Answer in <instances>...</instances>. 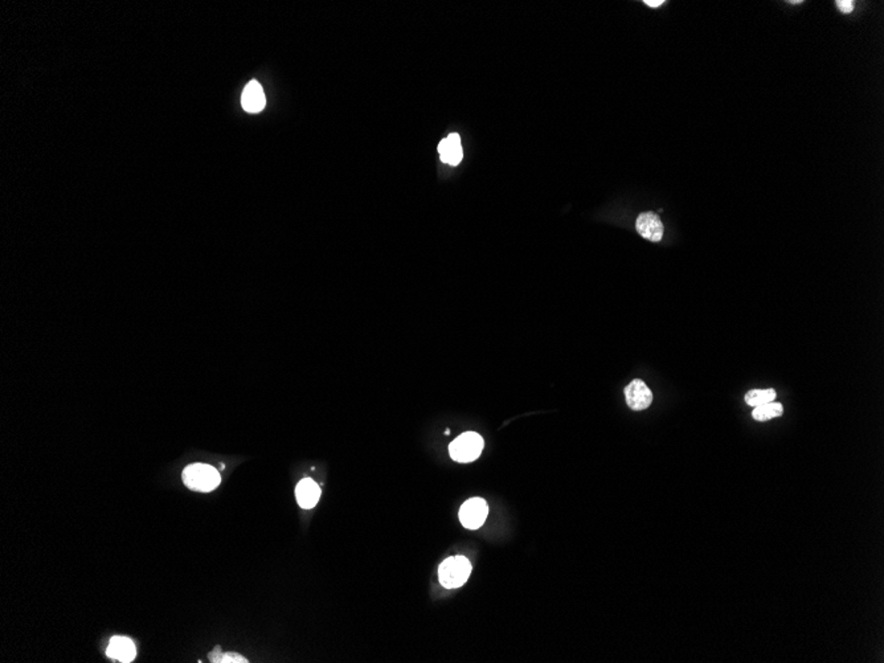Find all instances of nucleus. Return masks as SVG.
I'll list each match as a JSON object with an SVG mask.
<instances>
[{
	"instance_id": "f257e3e1",
	"label": "nucleus",
	"mask_w": 884,
	"mask_h": 663,
	"mask_svg": "<svg viewBox=\"0 0 884 663\" xmlns=\"http://www.w3.org/2000/svg\"><path fill=\"white\" fill-rule=\"evenodd\" d=\"M183 482L193 491L208 493L214 490L220 484L222 477H220V472H217L213 466L204 465V463H193L184 469Z\"/></svg>"
},
{
	"instance_id": "f03ea898",
	"label": "nucleus",
	"mask_w": 884,
	"mask_h": 663,
	"mask_svg": "<svg viewBox=\"0 0 884 663\" xmlns=\"http://www.w3.org/2000/svg\"><path fill=\"white\" fill-rule=\"evenodd\" d=\"M471 574V564L465 556H450L441 562L438 579L447 589H454L465 584Z\"/></svg>"
},
{
	"instance_id": "7ed1b4c3",
	"label": "nucleus",
	"mask_w": 884,
	"mask_h": 663,
	"mask_svg": "<svg viewBox=\"0 0 884 663\" xmlns=\"http://www.w3.org/2000/svg\"><path fill=\"white\" fill-rule=\"evenodd\" d=\"M483 439L475 432H466L449 445L450 457L461 463L475 461L483 450Z\"/></svg>"
},
{
	"instance_id": "20e7f679",
	"label": "nucleus",
	"mask_w": 884,
	"mask_h": 663,
	"mask_svg": "<svg viewBox=\"0 0 884 663\" xmlns=\"http://www.w3.org/2000/svg\"><path fill=\"white\" fill-rule=\"evenodd\" d=\"M489 507L482 498H471L459 508V520L468 529H478L485 523Z\"/></svg>"
},
{
	"instance_id": "39448f33",
	"label": "nucleus",
	"mask_w": 884,
	"mask_h": 663,
	"mask_svg": "<svg viewBox=\"0 0 884 663\" xmlns=\"http://www.w3.org/2000/svg\"><path fill=\"white\" fill-rule=\"evenodd\" d=\"M625 397H627V406L632 411L648 409L653 403V392L650 391L649 387L639 379L633 380L627 385L625 388Z\"/></svg>"
},
{
	"instance_id": "423d86ee",
	"label": "nucleus",
	"mask_w": 884,
	"mask_h": 663,
	"mask_svg": "<svg viewBox=\"0 0 884 663\" xmlns=\"http://www.w3.org/2000/svg\"><path fill=\"white\" fill-rule=\"evenodd\" d=\"M637 232L646 240L653 243H658L663 237V224L660 216L654 212H646L638 216L636 221Z\"/></svg>"
},
{
	"instance_id": "0eeeda50",
	"label": "nucleus",
	"mask_w": 884,
	"mask_h": 663,
	"mask_svg": "<svg viewBox=\"0 0 884 663\" xmlns=\"http://www.w3.org/2000/svg\"><path fill=\"white\" fill-rule=\"evenodd\" d=\"M241 105L248 112H260L264 110L267 105V97L262 86L256 79H252L241 96Z\"/></svg>"
},
{
	"instance_id": "6e6552de",
	"label": "nucleus",
	"mask_w": 884,
	"mask_h": 663,
	"mask_svg": "<svg viewBox=\"0 0 884 663\" xmlns=\"http://www.w3.org/2000/svg\"><path fill=\"white\" fill-rule=\"evenodd\" d=\"M440 157L444 163L449 166H459L463 157V150L461 145V138L457 133L448 135L447 139H442L438 145Z\"/></svg>"
},
{
	"instance_id": "1a4fd4ad",
	"label": "nucleus",
	"mask_w": 884,
	"mask_h": 663,
	"mask_svg": "<svg viewBox=\"0 0 884 663\" xmlns=\"http://www.w3.org/2000/svg\"><path fill=\"white\" fill-rule=\"evenodd\" d=\"M295 496L300 506L305 510H310L316 506L321 498V487L312 478H305L297 484Z\"/></svg>"
},
{
	"instance_id": "9d476101",
	"label": "nucleus",
	"mask_w": 884,
	"mask_h": 663,
	"mask_svg": "<svg viewBox=\"0 0 884 663\" xmlns=\"http://www.w3.org/2000/svg\"><path fill=\"white\" fill-rule=\"evenodd\" d=\"M106 655L113 659H118L121 662H132L136 655L135 645L132 640L126 637H113L110 645L106 650Z\"/></svg>"
},
{
	"instance_id": "9b49d317",
	"label": "nucleus",
	"mask_w": 884,
	"mask_h": 663,
	"mask_svg": "<svg viewBox=\"0 0 884 663\" xmlns=\"http://www.w3.org/2000/svg\"><path fill=\"white\" fill-rule=\"evenodd\" d=\"M783 404L772 401V403H768V404L760 405V406H755V409H753V412H752V417H753L756 421L764 423V421L772 420V418H776V417H780L783 415Z\"/></svg>"
},
{
	"instance_id": "f8f14e48",
	"label": "nucleus",
	"mask_w": 884,
	"mask_h": 663,
	"mask_svg": "<svg viewBox=\"0 0 884 663\" xmlns=\"http://www.w3.org/2000/svg\"><path fill=\"white\" fill-rule=\"evenodd\" d=\"M776 391L773 388L768 390H752L748 394H745V403L750 406H760V405L768 404L772 403L776 399Z\"/></svg>"
},
{
	"instance_id": "ddd939ff",
	"label": "nucleus",
	"mask_w": 884,
	"mask_h": 663,
	"mask_svg": "<svg viewBox=\"0 0 884 663\" xmlns=\"http://www.w3.org/2000/svg\"><path fill=\"white\" fill-rule=\"evenodd\" d=\"M220 662L222 663H247L248 661L247 659H245V658H244V657H241V655H238V654H236V652H226V654H224V655H222V658H220Z\"/></svg>"
},
{
	"instance_id": "4468645a",
	"label": "nucleus",
	"mask_w": 884,
	"mask_h": 663,
	"mask_svg": "<svg viewBox=\"0 0 884 663\" xmlns=\"http://www.w3.org/2000/svg\"><path fill=\"white\" fill-rule=\"evenodd\" d=\"M835 4L843 13H850L854 10V3L851 0H837Z\"/></svg>"
},
{
	"instance_id": "2eb2a0df",
	"label": "nucleus",
	"mask_w": 884,
	"mask_h": 663,
	"mask_svg": "<svg viewBox=\"0 0 884 663\" xmlns=\"http://www.w3.org/2000/svg\"><path fill=\"white\" fill-rule=\"evenodd\" d=\"M643 3H645V4H648L649 7H653V8H654V7H660V6H662L665 1H663V0H645Z\"/></svg>"
},
{
	"instance_id": "dca6fc26",
	"label": "nucleus",
	"mask_w": 884,
	"mask_h": 663,
	"mask_svg": "<svg viewBox=\"0 0 884 663\" xmlns=\"http://www.w3.org/2000/svg\"><path fill=\"white\" fill-rule=\"evenodd\" d=\"M789 3H790V4H800V3H802V1H801V0H798V1H789Z\"/></svg>"
}]
</instances>
